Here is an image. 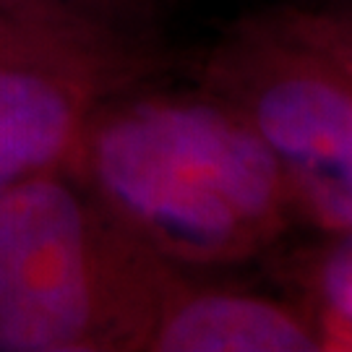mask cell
<instances>
[{
    "instance_id": "obj_5",
    "label": "cell",
    "mask_w": 352,
    "mask_h": 352,
    "mask_svg": "<svg viewBox=\"0 0 352 352\" xmlns=\"http://www.w3.org/2000/svg\"><path fill=\"white\" fill-rule=\"evenodd\" d=\"M329 350L311 308L248 289L177 282L151 329L146 352H318Z\"/></svg>"
},
{
    "instance_id": "obj_3",
    "label": "cell",
    "mask_w": 352,
    "mask_h": 352,
    "mask_svg": "<svg viewBox=\"0 0 352 352\" xmlns=\"http://www.w3.org/2000/svg\"><path fill=\"white\" fill-rule=\"evenodd\" d=\"M199 78L261 139L295 219L352 235V76L264 19L227 34Z\"/></svg>"
},
{
    "instance_id": "obj_8",
    "label": "cell",
    "mask_w": 352,
    "mask_h": 352,
    "mask_svg": "<svg viewBox=\"0 0 352 352\" xmlns=\"http://www.w3.org/2000/svg\"><path fill=\"white\" fill-rule=\"evenodd\" d=\"M269 19L352 76V0H337L321 8H289Z\"/></svg>"
},
{
    "instance_id": "obj_4",
    "label": "cell",
    "mask_w": 352,
    "mask_h": 352,
    "mask_svg": "<svg viewBox=\"0 0 352 352\" xmlns=\"http://www.w3.org/2000/svg\"><path fill=\"white\" fill-rule=\"evenodd\" d=\"M144 45H104L60 58L0 60V190L68 170L104 100L157 71Z\"/></svg>"
},
{
    "instance_id": "obj_1",
    "label": "cell",
    "mask_w": 352,
    "mask_h": 352,
    "mask_svg": "<svg viewBox=\"0 0 352 352\" xmlns=\"http://www.w3.org/2000/svg\"><path fill=\"white\" fill-rule=\"evenodd\" d=\"M68 173L186 272L245 264L298 222L261 139L204 89L104 100Z\"/></svg>"
},
{
    "instance_id": "obj_7",
    "label": "cell",
    "mask_w": 352,
    "mask_h": 352,
    "mask_svg": "<svg viewBox=\"0 0 352 352\" xmlns=\"http://www.w3.org/2000/svg\"><path fill=\"white\" fill-rule=\"evenodd\" d=\"M104 45H139V42L102 37V34L39 24V21H26V19L0 13V60L60 58V55H74V52L104 47ZM144 47H151V45H144Z\"/></svg>"
},
{
    "instance_id": "obj_2",
    "label": "cell",
    "mask_w": 352,
    "mask_h": 352,
    "mask_svg": "<svg viewBox=\"0 0 352 352\" xmlns=\"http://www.w3.org/2000/svg\"><path fill=\"white\" fill-rule=\"evenodd\" d=\"M186 274L68 170L0 190V352H146Z\"/></svg>"
},
{
    "instance_id": "obj_6",
    "label": "cell",
    "mask_w": 352,
    "mask_h": 352,
    "mask_svg": "<svg viewBox=\"0 0 352 352\" xmlns=\"http://www.w3.org/2000/svg\"><path fill=\"white\" fill-rule=\"evenodd\" d=\"M164 0H0V13L149 45Z\"/></svg>"
}]
</instances>
